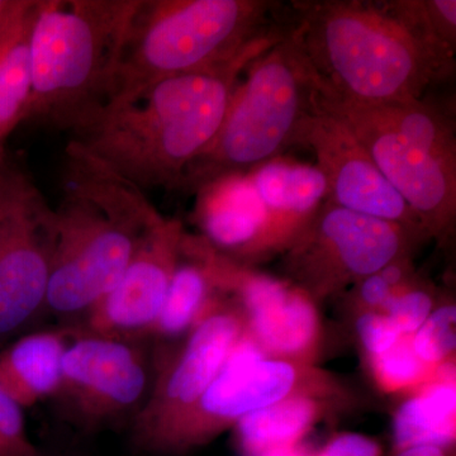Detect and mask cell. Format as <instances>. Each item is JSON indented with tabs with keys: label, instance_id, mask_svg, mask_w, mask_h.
<instances>
[{
	"label": "cell",
	"instance_id": "cell-1",
	"mask_svg": "<svg viewBox=\"0 0 456 456\" xmlns=\"http://www.w3.org/2000/svg\"><path fill=\"white\" fill-rule=\"evenodd\" d=\"M284 32L277 25L227 64L104 104L69 131V142L143 191H179L185 169L221 130L245 69Z\"/></svg>",
	"mask_w": 456,
	"mask_h": 456
},
{
	"label": "cell",
	"instance_id": "cell-2",
	"mask_svg": "<svg viewBox=\"0 0 456 456\" xmlns=\"http://www.w3.org/2000/svg\"><path fill=\"white\" fill-rule=\"evenodd\" d=\"M290 9L285 26L329 97L367 106L422 101L454 73L392 0H305Z\"/></svg>",
	"mask_w": 456,
	"mask_h": 456
},
{
	"label": "cell",
	"instance_id": "cell-3",
	"mask_svg": "<svg viewBox=\"0 0 456 456\" xmlns=\"http://www.w3.org/2000/svg\"><path fill=\"white\" fill-rule=\"evenodd\" d=\"M65 156L46 305L56 314H86L119 281L141 237L163 215L142 189L73 142Z\"/></svg>",
	"mask_w": 456,
	"mask_h": 456
},
{
	"label": "cell",
	"instance_id": "cell-4",
	"mask_svg": "<svg viewBox=\"0 0 456 456\" xmlns=\"http://www.w3.org/2000/svg\"><path fill=\"white\" fill-rule=\"evenodd\" d=\"M140 0H41L23 122L70 131L106 103Z\"/></svg>",
	"mask_w": 456,
	"mask_h": 456
},
{
	"label": "cell",
	"instance_id": "cell-5",
	"mask_svg": "<svg viewBox=\"0 0 456 456\" xmlns=\"http://www.w3.org/2000/svg\"><path fill=\"white\" fill-rule=\"evenodd\" d=\"M279 7L270 0H140L104 104L227 64L278 25L270 18Z\"/></svg>",
	"mask_w": 456,
	"mask_h": 456
},
{
	"label": "cell",
	"instance_id": "cell-6",
	"mask_svg": "<svg viewBox=\"0 0 456 456\" xmlns=\"http://www.w3.org/2000/svg\"><path fill=\"white\" fill-rule=\"evenodd\" d=\"M317 95L316 77L285 26L281 40L245 69L221 130L185 169L179 191L196 194L213 180L248 174L298 145Z\"/></svg>",
	"mask_w": 456,
	"mask_h": 456
},
{
	"label": "cell",
	"instance_id": "cell-7",
	"mask_svg": "<svg viewBox=\"0 0 456 456\" xmlns=\"http://www.w3.org/2000/svg\"><path fill=\"white\" fill-rule=\"evenodd\" d=\"M340 386L305 362L278 358L226 360L200 399L145 449V456H184L208 445L242 417L294 395L332 398Z\"/></svg>",
	"mask_w": 456,
	"mask_h": 456
},
{
	"label": "cell",
	"instance_id": "cell-8",
	"mask_svg": "<svg viewBox=\"0 0 456 456\" xmlns=\"http://www.w3.org/2000/svg\"><path fill=\"white\" fill-rule=\"evenodd\" d=\"M426 237L395 222L350 211L326 200L285 251V268L310 296H325L410 259Z\"/></svg>",
	"mask_w": 456,
	"mask_h": 456
},
{
	"label": "cell",
	"instance_id": "cell-9",
	"mask_svg": "<svg viewBox=\"0 0 456 456\" xmlns=\"http://www.w3.org/2000/svg\"><path fill=\"white\" fill-rule=\"evenodd\" d=\"M56 244V213L20 165L0 158V336L44 305Z\"/></svg>",
	"mask_w": 456,
	"mask_h": 456
},
{
	"label": "cell",
	"instance_id": "cell-10",
	"mask_svg": "<svg viewBox=\"0 0 456 456\" xmlns=\"http://www.w3.org/2000/svg\"><path fill=\"white\" fill-rule=\"evenodd\" d=\"M150 384L149 362L139 340L74 332L51 398L68 424L97 432L125 417L134 419Z\"/></svg>",
	"mask_w": 456,
	"mask_h": 456
},
{
	"label": "cell",
	"instance_id": "cell-11",
	"mask_svg": "<svg viewBox=\"0 0 456 456\" xmlns=\"http://www.w3.org/2000/svg\"><path fill=\"white\" fill-rule=\"evenodd\" d=\"M245 332L241 308L213 296L182 347L158 365L145 402L131 419L134 452L142 454L155 437L196 403Z\"/></svg>",
	"mask_w": 456,
	"mask_h": 456
},
{
	"label": "cell",
	"instance_id": "cell-12",
	"mask_svg": "<svg viewBox=\"0 0 456 456\" xmlns=\"http://www.w3.org/2000/svg\"><path fill=\"white\" fill-rule=\"evenodd\" d=\"M198 259L218 293L231 294L246 329L273 358L305 362L320 340V317L311 296L296 285L260 274L203 244Z\"/></svg>",
	"mask_w": 456,
	"mask_h": 456
},
{
	"label": "cell",
	"instance_id": "cell-13",
	"mask_svg": "<svg viewBox=\"0 0 456 456\" xmlns=\"http://www.w3.org/2000/svg\"><path fill=\"white\" fill-rule=\"evenodd\" d=\"M318 99L346 123L428 235L440 242L448 239L454 232L456 221V163L402 139L371 118L359 104L321 92Z\"/></svg>",
	"mask_w": 456,
	"mask_h": 456
},
{
	"label": "cell",
	"instance_id": "cell-14",
	"mask_svg": "<svg viewBox=\"0 0 456 456\" xmlns=\"http://www.w3.org/2000/svg\"><path fill=\"white\" fill-rule=\"evenodd\" d=\"M298 145L310 146L327 182V200L350 211L395 222L430 239L412 209L386 179L340 117L318 99L303 123Z\"/></svg>",
	"mask_w": 456,
	"mask_h": 456
},
{
	"label": "cell",
	"instance_id": "cell-15",
	"mask_svg": "<svg viewBox=\"0 0 456 456\" xmlns=\"http://www.w3.org/2000/svg\"><path fill=\"white\" fill-rule=\"evenodd\" d=\"M185 230L161 216L141 237L122 277L86 312L83 331L110 338H147L163 308L180 260Z\"/></svg>",
	"mask_w": 456,
	"mask_h": 456
},
{
	"label": "cell",
	"instance_id": "cell-16",
	"mask_svg": "<svg viewBox=\"0 0 456 456\" xmlns=\"http://www.w3.org/2000/svg\"><path fill=\"white\" fill-rule=\"evenodd\" d=\"M246 175L266 213L253 261L287 251L327 200V182L317 165L278 156Z\"/></svg>",
	"mask_w": 456,
	"mask_h": 456
},
{
	"label": "cell",
	"instance_id": "cell-17",
	"mask_svg": "<svg viewBox=\"0 0 456 456\" xmlns=\"http://www.w3.org/2000/svg\"><path fill=\"white\" fill-rule=\"evenodd\" d=\"M194 217L203 239L239 263L253 261L265 227L266 213L246 174H228L196 193Z\"/></svg>",
	"mask_w": 456,
	"mask_h": 456
},
{
	"label": "cell",
	"instance_id": "cell-18",
	"mask_svg": "<svg viewBox=\"0 0 456 456\" xmlns=\"http://www.w3.org/2000/svg\"><path fill=\"white\" fill-rule=\"evenodd\" d=\"M41 0H9L0 16V156L31 94V37Z\"/></svg>",
	"mask_w": 456,
	"mask_h": 456
},
{
	"label": "cell",
	"instance_id": "cell-19",
	"mask_svg": "<svg viewBox=\"0 0 456 456\" xmlns=\"http://www.w3.org/2000/svg\"><path fill=\"white\" fill-rule=\"evenodd\" d=\"M71 338L68 330L35 332L0 351V391L23 410L53 397Z\"/></svg>",
	"mask_w": 456,
	"mask_h": 456
},
{
	"label": "cell",
	"instance_id": "cell-20",
	"mask_svg": "<svg viewBox=\"0 0 456 456\" xmlns=\"http://www.w3.org/2000/svg\"><path fill=\"white\" fill-rule=\"evenodd\" d=\"M437 378L398 408L393 421L395 452L419 445L454 448L456 389L454 369L437 367Z\"/></svg>",
	"mask_w": 456,
	"mask_h": 456
},
{
	"label": "cell",
	"instance_id": "cell-21",
	"mask_svg": "<svg viewBox=\"0 0 456 456\" xmlns=\"http://www.w3.org/2000/svg\"><path fill=\"white\" fill-rule=\"evenodd\" d=\"M329 398L294 395L242 417L235 428L244 456H264L294 448L325 412Z\"/></svg>",
	"mask_w": 456,
	"mask_h": 456
},
{
	"label": "cell",
	"instance_id": "cell-22",
	"mask_svg": "<svg viewBox=\"0 0 456 456\" xmlns=\"http://www.w3.org/2000/svg\"><path fill=\"white\" fill-rule=\"evenodd\" d=\"M216 290L200 261L183 253L174 273L163 308L147 336L173 338L191 331L208 307Z\"/></svg>",
	"mask_w": 456,
	"mask_h": 456
},
{
	"label": "cell",
	"instance_id": "cell-23",
	"mask_svg": "<svg viewBox=\"0 0 456 456\" xmlns=\"http://www.w3.org/2000/svg\"><path fill=\"white\" fill-rule=\"evenodd\" d=\"M408 25L446 64L455 66V0H392Z\"/></svg>",
	"mask_w": 456,
	"mask_h": 456
},
{
	"label": "cell",
	"instance_id": "cell-24",
	"mask_svg": "<svg viewBox=\"0 0 456 456\" xmlns=\"http://www.w3.org/2000/svg\"><path fill=\"white\" fill-rule=\"evenodd\" d=\"M370 359L378 382L391 392L421 383L432 370L413 350L412 336H403L391 349Z\"/></svg>",
	"mask_w": 456,
	"mask_h": 456
},
{
	"label": "cell",
	"instance_id": "cell-25",
	"mask_svg": "<svg viewBox=\"0 0 456 456\" xmlns=\"http://www.w3.org/2000/svg\"><path fill=\"white\" fill-rule=\"evenodd\" d=\"M456 307L445 305L430 317L412 336L413 350L428 367L437 368L455 351Z\"/></svg>",
	"mask_w": 456,
	"mask_h": 456
},
{
	"label": "cell",
	"instance_id": "cell-26",
	"mask_svg": "<svg viewBox=\"0 0 456 456\" xmlns=\"http://www.w3.org/2000/svg\"><path fill=\"white\" fill-rule=\"evenodd\" d=\"M434 299L428 290L411 284V278L399 285L384 307V314L392 321L401 336H413L430 317Z\"/></svg>",
	"mask_w": 456,
	"mask_h": 456
},
{
	"label": "cell",
	"instance_id": "cell-27",
	"mask_svg": "<svg viewBox=\"0 0 456 456\" xmlns=\"http://www.w3.org/2000/svg\"><path fill=\"white\" fill-rule=\"evenodd\" d=\"M0 456H42L29 439L23 408L0 391Z\"/></svg>",
	"mask_w": 456,
	"mask_h": 456
},
{
	"label": "cell",
	"instance_id": "cell-28",
	"mask_svg": "<svg viewBox=\"0 0 456 456\" xmlns=\"http://www.w3.org/2000/svg\"><path fill=\"white\" fill-rule=\"evenodd\" d=\"M356 330L370 358L386 353L403 338L382 311H368L360 314L356 321Z\"/></svg>",
	"mask_w": 456,
	"mask_h": 456
},
{
	"label": "cell",
	"instance_id": "cell-29",
	"mask_svg": "<svg viewBox=\"0 0 456 456\" xmlns=\"http://www.w3.org/2000/svg\"><path fill=\"white\" fill-rule=\"evenodd\" d=\"M311 456H382L378 441L362 434H341Z\"/></svg>",
	"mask_w": 456,
	"mask_h": 456
},
{
	"label": "cell",
	"instance_id": "cell-30",
	"mask_svg": "<svg viewBox=\"0 0 456 456\" xmlns=\"http://www.w3.org/2000/svg\"><path fill=\"white\" fill-rule=\"evenodd\" d=\"M264 456H311L310 452H305V450L299 448L298 446H294V448L278 450V452H270V454H266Z\"/></svg>",
	"mask_w": 456,
	"mask_h": 456
},
{
	"label": "cell",
	"instance_id": "cell-31",
	"mask_svg": "<svg viewBox=\"0 0 456 456\" xmlns=\"http://www.w3.org/2000/svg\"><path fill=\"white\" fill-rule=\"evenodd\" d=\"M8 0H0V13H2L3 9L7 7Z\"/></svg>",
	"mask_w": 456,
	"mask_h": 456
},
{
	"label": "cell",
	"instance_id": "cell-32",
	"mask_svg": "<svg viewBox=\"0 0 456 456\" xmlns=\"http://www.w3.org/2000/svg\"><path fill=\"white\" fill-rule=\"evenodd\" d=\"M8 3H9V0H8ZM7 5H8V4H7ZM5 8H7V7H5ZM5 8H4V9H5ZM4 9H3V12H4ZM3 12H2V13H3ZM2 13H0V16H2Z\"/></svg>",
	"mask_w": 456,
	"mask_h": 456
}]
</instances>
